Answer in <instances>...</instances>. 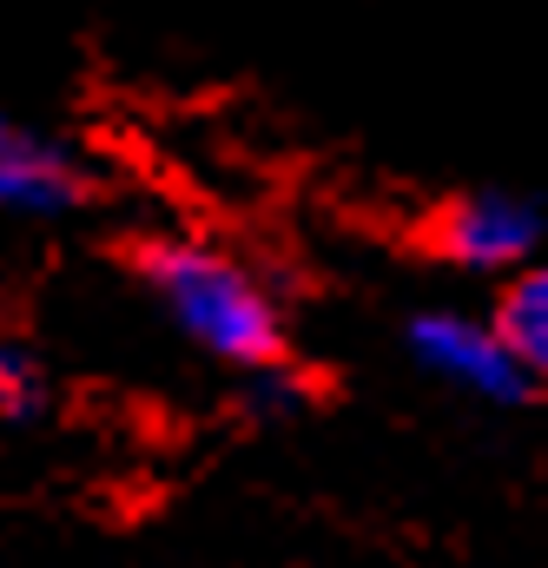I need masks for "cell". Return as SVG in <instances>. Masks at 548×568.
<instances>
[{"label": "cell", "instance_id": "cell-3", "mask_svg": "<svg viewBox=\"0 0 548 568\" xmlns=\"http://www.w3.org/2000/svg\"><path fill=\"white\" fill-rule=\"evenodd\" d=\"M410 351L423 371H436L443 384L469 390V397H489V404H516L536 377L522 371V357L509 351L503 324L489 317H463V311H423L410 317Z\"/></svg>", "mask_w": 548, "mask_h": 568}, {"label": "cell", "instance_id": "cell-1", "mask_svg": "<svg viewBox=\"0 0 548 568\" xmlns=\"http://www.w3.org/2000/svg\"><path fill=\"white\" fill-rule=\"evenodd\" d=\"M133 272L199 351H212L225 364H245V371L277 364V351H284L277 304L265 297V284L245 265H232L225 252H212L199 239H145L133 252Z\"/></svg>", "mask_w": 548, "mask_h": 568}, {"label": "cell", "instance_id": "cell-2", "mask_svg": "<svg viewBox=\"0 0 548 568\" xmlns=\"http://www.w3.org/2000/svg\"><path fill=\"white\" fill-rule=\"evenodd\" d=\"M429 252L463 265V272H522L542 245V212L522 199V192H456L429 212L423 225Z\"/></svg>", "mask_w": 548, "mask_h": 568}, {"label": "cell", "instance_id": "cell-5", "mask_svg": "<svg viewBox=\"0 0 548 568\" xmlns=\"http://www.w3.org/2000/svg\"><path fill=\"white\" fill-rule=\"evenodd\" d=\"M496 324H503V337H509V351L522 357V371L548 384V258L536 265H522L509 291H503V304H496Z\"/></svg>", "mask_w": 548, "mask_h": 568}, {"label": "cell", "instance_id": "cell-4", "mask_svg": "<svg viewBox=\"0 0 548 568\" xmlns=\"http://www.w3.org/2000/svg\"><path fill=\"white\" fill-rule=\"evenodd\" d=\"M0 199L20 219H67L87 199V172L73 159V145H60L53 133L13 120L0 133Z\"/></svg>", "mask_w": 548, "mask_h": 568}, {"label": "cell", "instance_id": "cell-6", "mask_svg": "<svg viewBox=\"0 0 548 568\" xmlns=\"http://www.w3.org/2000/svg\"><path fill=\"white\" fill-rule=\"evenodd\" d=\"M0 404H7V417H33L40 410V377H33V357L20 351V344H7V357H0Z\"/></svg>", "mask_w": 548, "mask_h": 568}]
</instances>
